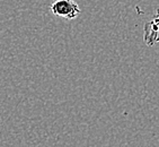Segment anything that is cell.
I'll use <instances>...</instances> for the list:
<instances>
[{
	"label": "cell",
	"mask_w": 159,
	"mask_h": 147,
	"mask_svg": "<svg viewBox=\"0 0 159 147\" xmlns=\"http://www.w3.org/2000/svg\"><path fill=\"white\" fill-rule=\"evenodd\" d=\"M50 12L57 17H61L64 19H75L78 17L81 10L75 0H55L50 6Z\"/></svg>",
	"instance_id": "cell-1"
},
{
	"label": "cell",
	"mask_w": 159,
	"mask_h": 147,
	"mask_svg": "<svg viewBox=\"0 0 159 147\" xmlns=\"http://www.w3.org/2000/svg\"><path fill=\"white\" fill-rule=\"evenodd\" d=\"M143 41L148 46H152L159 42V23L150 21L144 24Z\"/></svg>",
	"instance_id": "cell-2"
},
{
	"label": "cell",
	"mask_w": 159,
	"mask_h": 147,
	"mask_svg": "<svg viewBox=\"0 0 159 147\" xmlns=\"http://www.w3.org/2000/svg\"><path fill=\"white\" fill-rule=\"evenodd\" d=\"M152 21H157V23H159V8L156 10V14H155V18H153Z\"/></svg>",
	"instance_id": "cell-3"
}]
</instances>
